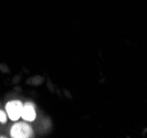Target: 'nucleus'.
Instances as JSON below:
<instances>
[{
  "label": "nucleus",
  "instance_id": "f03ea898",
  "mask_svg": "<svg viewBox=\"0 0 147 138\" xmlns=\"http://www.w3.org/2000/svg\"><path fill=\"white\" fill-rule=\"evenodd\" d=\"M22 108L23 104L20 101H10L6 105V112H7L8 117L11 120H18L22 114Z\"/></svg>",
  "mask_w": 147,
  "mask_h": 138
},
{
  "label": "nucleus",
  "instance_id": "f257e3e1",
  "mask_svg": "<svg viewBox=\"0 0 147 138\" xmlns=\"http://www.w3.org/2000/svg\"><path fill=\"white\" fill-rule=\"evenodd\" d=\"M11 137L13 138H29L33 135V131L28 124L18 123L11 128Z\"/></svg>",
  "mask_w": 147,
  "mask_h": 138
},
{
  "label": "nucleus",
  "instance_id": "20e7f679",
  "mask_svg": "<svg viewBox=\"0 0 147 138\" xmlns=\"http://www.w3.org/2000/svg\"><path fill=\"white\" fill-rule=\"evenodd\" d=\"M0 122H1V123H6V122H7V115H6V113L2 112V110H0Z\"/></svg>",
  "mask_w": 147,
  "mask_h": 138
},
{
  "label": "nucleus",
  "instance_id": "7ed1b4c3",
  "mask_svg": "<svg viewBox=\"0 0 147 138\" xmlns=\"http://www.w3.org/2000/svg\"><path fill=\"white\" fill-rule=\"evenodd\" d=\"M21 117L27 122H33L36 119V109L32 103H26L23 105Z\"/></svg>",
  "mask_w": 147,
  "mask_h": 138
}]
</instances>
